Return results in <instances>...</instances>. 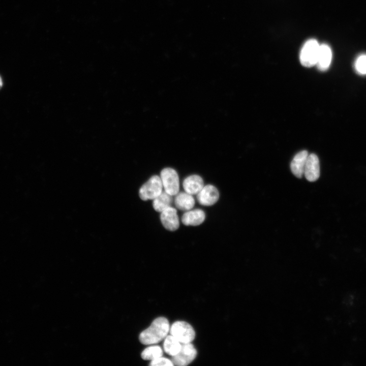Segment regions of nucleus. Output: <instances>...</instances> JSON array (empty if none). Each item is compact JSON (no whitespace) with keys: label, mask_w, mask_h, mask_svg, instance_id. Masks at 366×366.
Wrapping results in <instances>:
<instances>
[{"label":"nucleus","mask_w":366,"mask_h":366,"mask_svg":"<svg viewBox=\"0 0 366 366\" xmlns=\"http://www.w3.org/2000/svg\"><path fill=\"white\" fill-rule=\"evenodd\" d=\"M332 59V51L330 47L326 44L320 45L316 66L321 71L327 70L331 64Z\"/></svg>","instance_id":"nucleus-10"},{"label":"nucleus","mask_w":366,"mask_h":366,"mask_svg":"<svg viewBox=\"0 0 366 366\" xmlns=\"http://www.w3.org/2000/svg\"><path fill=\"white\" fill-rule=\"evenodd\" d=\"M308 155V152L303 150L298 152L292 160L290 168L296 177L301 178L304 174V166Z\"/></svg>","instance_id":"nucleus-11"},{"label":"nucleus","mask_w":366,"mask_h":366,"mask_svg":"<svg viewBox=\"0 0 366 366\" xmlns=\"http://www.w3.org/2000/svg\"><path fill=\"white\" fill-rule=\"evenodd\" d=\"M181 345V343L170 334L164 339L163 348L167 354L173 356L179 351Z\"/></svg>","instance_id":"nucleus-16"},{"label":"nucleus","mask_w":366,"mask_h":366,"mask_svg":"<svg viewBox=\"0 0 366 366\" xmlns=\"http://www.w3.org/2000/svg\"><path fill=\"white\" fill-rule=\"evenodd\" d=\"M162 190L160 176L153 175L140 188L139 195L143 200H154L162 193Z\"/></svg>","instance_id":"nucleus-4"},{"label":"nucleus","mask_w":366,"mask_h":366,"mask_svg":"<svg viewBox=\"0 0 366 366\" xmlns=\"http://www.w3.org/2000/svg\"><path fill=\"white\" fill-rule=\"evenodd\" d=\"M205 218V214L200 209L189 210L181 217L182 223L186 226H197L202 224Z\"/></svg>","instance_id":"nucleus-13"},{"label":"nucleus","mask_w":366,"mask_h":366,"mask_svg":"<svg viewBox=\"0 0 366 366\" xmlns=\"http://www.w3.org/2000/svg\"><path fill=\"white\" fill-rule=\"evenodd\" d=\"M160 178L164 191L171 196H175L179 190V177L176 171L171 168L163 169Z\"/></svg>","instance_id":"nucleus-5"},{"label":"nucleus","mask_w":366,"mask_h":366,"mask_svg":"<svg viewBox=\"0 0 366 366\" xmlns=\"http://www.w3.org/2000/svg\"><path fill=\"white\" fill-rule=\"evenodd\" d=\"M196 355L197 350L191 343H184L179 351L172 356L171 360L174 365L186 366L192 362Z\"/></svg>","instance_id":"nucleus-6"},{"label":"nucleus","mask_w":366,"mask_h":366,"mask_svg":"<svg viewBox=\"0 0 366 366\" xmlns=\"http://www.w3.org/2000/svg\"><path fill=\"white\" fill-rule=\"evenodd\" d=\"M219 198V193L216 187L208 185L204 186L197 194L198 202L204 206H211L216 203Z\"/></svg>","instance_id":"nucleus-7"},{"label":"nucleus","mask_w":366,"mask_h":366,"mask_svg":"<svg viewBox=\"0 0 366 366\" xmlns=\"http://www.w3.org/2000/svg\"><path fill=\"white\" fill-rule=\"evenodd\" d=\"M320 44L314 39L308 40L303 45L299 55L301 65L306 67H312L316 65Z\"/></svg>","instance_id":"nucleus-2"},{"label":"nucleus","mask_w":366,"mask_h":366,"mask_svg":"<svg viewBox=\"0 0 366 366\" xmlns=\"http://www.w3.org/2000/svg\"><path fill=\"white\" fill-rule=\"evenodd\" d=\"M354 68L357 74L366 75V54L359 55L355 60Z\"/></svg>","instance_id":"nucleus-18"},{"label":"nucleus","mask_w":366,"mask_h":366,"mask_svg":"<svg viewBox=\"0 0 366 366\" xmlns=\"http://www.w3.org/2000/svg\"><path fill=\"white\" fill-rule=\"evenodd\" d=\"M175 206L183 211L191 210L195 205V200L192 195L187 192L178 193L174 198Z\"/></svg>","instance_id":"nucleus-14"},{"label":"nucleus","mask_w":366,"mask_h":366,"mask_svg":"<svg viewBox=\"0 0 366 366\" xmlns=\"http://www.w3.org/2000/svg\"><path fill=\"white\" fill-rule=\"evenodd\" d=\"M2 85H3V81H2V78L0 76V89L2 87Z\"/></svg>","instance_id":"nucleus-20"},{"label":"nucleus","mask_w":366,"mask_h":366,"mask_svg":"<svg viewBox=\"0 0 366 366\" xmlns=\"http://www.w3.org/2000/svg\"><path fill=\"white\" fill-rule=\"evenodd\" d=\"M172 196L165 191L153 200L152 206L154 209L158 212H162L165 209L170 207L172 202Z\"/></svg>","instance_id":"nucleus-15"},{"label":"nucleus","mask_w":366,"mask_h":366,"mask_svg":"<svg viewBox=\"0 0 366 366\" xmlns=\"http://www.w3.org/2000/svg\"><path fill=\"white\" fill-rule=\"evenodd\" d=\"M169 330L170 325L167 319L163 317H158L147 328L141 332L139 341L146 345L158 343L166 338Z\"/></svg>","instance_id":"nucleus-1"},{"label":"nucleus","mask_w":366,"mask_h":366,"mask_svg":"<svg viewBox=\"0 0 366 366\" xmlns=\"http://www.w3.org/2000/svg\"><path fill=\"white\" fill-rule=\"evenodd\" d=\"M169 332L181 344L191 343L195 337L193 327L188 322L182 321L174 322L170 327Z\"/></svg>","instance_id":"nucleus-3"},{"label":"nucleus","mask_w":366,"mask_h":366,"mask_svg":"<svg viewBox=\"0 0 366 366\" xmlns=\"http://www.w3.org/2000/svg\"><path fill=\"white\" fill-rule=\"evenodd\" d=\"M160 219L163 226L169 231H175L179 226L177 210L171 206L161 212Z\"/></svg>","instance_id":"nucleus-9"},{"label":"nucleus","mask_w":366,"mask_h":366,"mask_svg":"<svg viewBox=\"0 0 366 366\" xmlns=\"http://www.w3.org/2000/svg\"><path fill=\"white\" fill-rule=\"evenodd\" d=\"M149 365L151 366H172L174 365L172 360L166 357L161 356L150 361Z\"/></svg>","instance_id":"nucleus-19"},{"label":"nucleus","mask_w":366,"mask_h":366,"mask_svg":"<svg viewBox=\"0 0 366 366\" xmlns=\"http://www.w3.org/2000/svg\"><path fill=\"white\" fill-rule=\"evenodd\" d=\"M306 179L311 182L317 180L320 176L319 160L317 156L314 154L308 155L304 169V174Z\"/></svg>","instance_id":"nucleus-8"},{"label":"nucleus","mask_w":366,"mask_h":366,"mask_svg":"<svg viewBox=\"0 0 366 366\" xmlns=\"http://www.w3.org/2000/svg\"><path fill=\"white\" fill-rule=\"evenodd\" d=\"M163 350L158 345H152L146 348L141 353V357L144 360H154L162 356Z\"/></svg>","instance_id":"nucleus-17"},{"label":"nucleus","mask_w":366,"mask_h":366,"mask_svg":"<svg viewBox=\"0 0 366 366\" xmlns=\"http://www.w3.org/2000/svg\"><path fill=\"white\" fill-rule=\"evenodd\" d=\"M185 191L191 195H197L204 187L201 177L198 175H192L186 177L182 182Z\"/></svg>","instance_id":"nucleus-12"}]
</instances>
